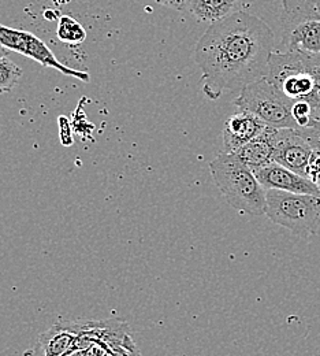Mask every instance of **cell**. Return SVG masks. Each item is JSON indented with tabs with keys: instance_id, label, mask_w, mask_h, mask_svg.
I'll return each mask as SVG.
<instances>
[{
	"instance_id": "obj_1",
	"label": "cell",
	"mask_w": 320,
	"mask_h": 356,
	"mask_svg": "<svg viewBox=\"0 0 320 356\" xmlns=\"http://www.w3.org/2000/svg\"><path fill=\"white\" fill-rule=\"evenodd\" d=\"M274 43L271 28L244 10L212 22L194 49L205 96L217 100L264 77Z\"/></svg>"
},
{
	"instance_id": "obj_2",
	"label": "cell",
	"mask_w": 320,
	"mask_h": 356,
	"mask_svg": "<svg viewBox=\"0 0 320 356\" xmlns=\"http://www.w3.org/2000/svg\"><path fill=\"white\" fill-rule=\"evenodd\" d=\"M212 178L230 206L249 216L266 214V189L253 170L233 152L219 154L211 163Z\"/></svg>"
},
{
	"instance_id": "obj_3",
	"label": "cell",
	"mask_w": 320,
	"mask_h": 356,
	"mask_svg": "<svg viewBox=\"0 0 320 356\" xmlns=\"http://www.w3.org/2000/svg\"><path fill=\"white\" fill-rule=\"evenodd\" d=\"M266 216L301 238H310L320 227V195L266 191Z\"/></svg>"
},
{
	"instance_id": "obj_4",
	"label": "cell",
	"mask_w": 320,
	"mask_h": 356,
	"mask_svg": "<svg viewBox=\"0 0 320 356\" xmlns=\"http://www.w3.org/2000/svg\"><path fill=\"white\" fill-rule=\"evenodd\" d=\"M234 104L239 110L256 115L270 128H298L292 114L294 102L286 97L267 77H262L241 89Z\"/></svg>"
},
{
	"instance_id": "obj_5",
	"label": "cell",
	"mask_w": 320,
	"mask_h": 356,
	"mask_svg": "<svg viewBox=\"0 0 320 356\" xmlns=\"http://www.w3.org/2000/svg\"><path fill=\"white\" fill-rule=\"evenodd\" d=\"M0 44L6 47L8 51L19 52L24 56H28L36 62H39L44 67L55 69L65 76L76 77L84 83H90V74L87 72L71 69L56 59L49 47L40 40L36 35L19 31L14 28H8L0 24Z\"/></svg>"
},
{
	"instance_id": "obj_6",
	"label": "cell",
	"mask_w": 320,
	"mask_h": 356,
	"mask_svg": "<svg viewBox=\"0 0 320 356\" xmlns=\"http://www.w3.org/2000/svg\"><path fill=\"white\" fill-rule=\"evenodd\" d=\"M273 161L283 168L307 177V169L315 149L296 129L271 128Z\"/></svg>"
},
{
	"instance_id": "obj_7",
	"label": "cell",
	"mask_w": 320,
	"mask_h": 356,
	"mask_svg": "<svg viewBox=\"0 0 320 356\" xmlns=\"http://www.w3.org/2000/svg\"><path fill=\"white\" fill-rule=\"evenodd\" d=\"M253 173L266 191L278 189L292 193L320 195L319 188L310 178L300 176L276 162H271L258 170H253Z\"/></svg>"
},
{
	"instance_id": "obj_8",
	"label": "cell",
	"mask_w": 320,
	"mask_h": 356,
	"mask_svg": "<svg viewBox=\"0 0 320 356\" xmlns=\"http://www.w3.org/2000/svg\"><path fill=\"white\" fill-rule=\"evenodd\" d=\"M267 129V125L256 115L239 110L230 115L224 128L225 152H234L246 143L252 141Z\"/></svg>"
},
{
	"instance_id": "obj_9",
	"label": "cell",
	"mask_w": 320,
	"mask_h": 356,
	"mask_svg": "<svg viewBox=\"0 0 320 356\" xmlns=\"http://www.w3.org/2000/svg\"><path fill=\"white\" fill-rule=\"evenodd\" d=\"M77 333L70 329L65 319L43 332L36 344L26 350L24 356H66L76 350Z\"/></svg>"
},
{
	"instance_id": "obj_10",
	"label": "cell",
	"mask_w": 320,
	"mask_h": 356,
	"mask_svg": "<svg viewBox=\"0 0 320 356\" xmlns=\"http://www.w3.org/2000/svg\"><path fill=\"white\" fill-rule=\"evenodd\" d=\"M282 45L289 52L320 54V21H305L282 29Z\"/></svg>"
},
{
	"instance_id": "obj_11",
	"label": "cell",
	"mask_w": 320,
	"mask_h": 356,
	"mask_svg": "<svg viewBox=\"0 0 320 356\" xmlns=\"http://www.w3.org/2000/svg\"><path fill=\"white\" fill-rule=\"evenodd\" d=\"M241 162H244L252 170H258L273 161V143H271V128L267 129L253 138L252 141L246 143L241 148L233 152Z\"/></svg>"
},
{
	"instance_id": "obj_12",
	"label": "cell",
	"mask_w": 320,
	"mask_h": 356,
	"mask_svg": "<svg viewBox=\"0 0 320 356\" xmlns=\"http://www.w3.org/2000/svg\"><path fill=\"white\" fill-rule=\"evenodd\" d=\"M282 29L305 21H320V0H280Z\"/></svg>"
},
{
	"instance_id": "obj_13",
	"label": "cell",
	"mask_w": 320,
	"mask_h": 356,
	"mask_svg": "<svg viewBox=\"0 0 320 356\" xmlns=\"http://www.w3.org/2000/svg\"><path fill=\"white\" fill-rule=\"evenodd\" d=\"M241 0H190L189 13L203 22H217L239 11Z\"/></svg>"
},
{
	"instance_id": "obj_14",
	"label": "cell",
	"mask_w": 320,
	"mask_h": 356,
	"mask_svg": "<svg viewBox=\"0 0 320 356\" xmlns=\"http://www.w3.org/2000/svg\"><path fill=\"white\" fill-rule=\"evenodd\" d=\"M56 36L66 44H83L87 39V32L77 19L69 15H62L58 22Z\"/></svg>"
},
{
	"instance_id": "obj_15",
	"label": "cell",
	"mask_w": 320,
	"mask_h": 356,
	"mask_svg": "<svg viewBox=\"0 0 320 356\" xmlns=\"http://www.w3.org/2000/svg\"><path fill=\"white\" fill-rule=\"evenodd\" d=\"M21 77L22 70L14 60L7 56L0 59V95L11 92L17 87Z\"/></svg>"
},
{
	"instance_id": "obj_16",
	"label": "cell",
	"mask_w": 320,
	"mask_h": 356,
	"mask_svg": "<svg viewBox=\"0 0 320 356\" xmlns=\"http://www.w3.org/2000/svg\"><path fill=\"white\" fill-rule=\"evenodd\" d=\"M292 114H293V118L296 120L298 128L308 127L311 124V121L314 120L311 104L305 100H296L293 104V108H292Z\"/></svg>"
},
{
	"instance_id": "obj_17",
	"label": "cell",
	"mask_w": 320,
	"mask_h": 356,
	"mask_svg": "<svg viewBox=\"0 0 320 356\" xmlns=\"http://www.w3.org/2000/svg\"><path fill=\"white\" fill-rule=\"evenodd\" d=\"M104 356H142L141 351L137 347V344L135 343L133 337L129 336L124 343L121 344H115L111 346L110 348H107L106 355Z\"/></svg>"
},
{
	"instance_id": "obj_18",
	"label": "cell",
	"mask_w": 320,
	"mask_h": 356,
	"mask_svg": "<svg viewBox=\"0 0 320 356\" xmlns=\"http://www.w3.org/2000/svg\"><path fill=\"white\" fill-rule=\"evenodd\" d=\"M296 131L314 149L320 151V121L312 120L308 127L298 128Z\"/></svg>"
},
{
	"instance_id": "obj_19",
	"label": "cell",
	"mask_w": 320,
	"mask_h": 356,
	"mask_svg": "<svg viewBox=\"0 0 320 356\" xmlns=\"http://www.w3.org/2000/svg\"><path fill=\"white\" fill-rule=\"evenodd\" d=\"M307 177L310 178L320 189V151L315 149L312 159L307 169Z\"/></svg>"
},
{
	"instance_id": "obj_20",
	"label": "cell",
	"mask_w": 320,
	"mask_h": 356,
	"mask_svg": "<svg viewBox=\"0 0 320 356\" xmlns=\"http://www.w3.org/2000/svg\"><path fill=\"white\" fill-rule=\"evenodd\" d=\"M155 1L177 11H189V7H190V0H155Z\"/></svg>"
},
{
	"instance_id": "obj_21",
	"label": "cell",
	"mask_w": 320,
	"mask_h": 356,
	"mask_svg": "<svg viewBox=\"0 0 320 356\" xmlns=\"http://www.w3.org/2000/svg\"><path fill=\"white\" fill-rule=\"evenodd\" d=\"M7 54H8V49H7L6 47H3V45L0 44V59L4 58V56H7Z\"/></svg>"
}]
</instances>
